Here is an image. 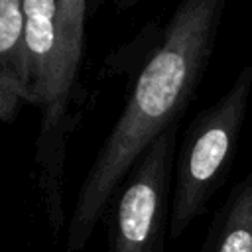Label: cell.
I'll return each instance as SVG.
<instances>
[{"instance_id":"cell-3","label":"cell","mask_w":252,"mask_h":252,"mask_svg":"<svg viewBox=\"0 0 252 252\" xmlns=\"http://www.w3.org/2000/svg\"><path fill=\"white\" fill-rule=\"evenodd\" d=\"M179 124L165 130L138 159L106 211L108 252H163Z\"/></svg>"},{"instance_id":"cell-4","label":"cell","mask_w":252,"mask_h":252,"mask_svg":"<svg viewBox=\"0 0 252 252\" xmlns=\"http://www.w3.org/2000/svg\"><path fill=\"white\" fill-rule=\"evenodd\" d=\"M201 252H252V171L215 213Z\"/></svg>"},{"instance_id":"cell-5","label":"cell","mask_w":252,"mask_h":252,"mask_svg":"<svg viewBox=\"0 0 252 252\" xmlns=\"http://www.w3.org/2000/svg\"><path fill=\"white\" fill-rule=\"evenodd\" d=\"M0 73L16 81L30 102L24 49V0H0Z\"/></svg>"},{"instance_id":"cell-2","label":"cell","mask_w":252,"mask_h":252,"mask_svg":"<svg viewBox=\"0 0 252 252\" xmlns=\"http://www.w3.org/2000/svg\"><path fill=\"white\" fill-rule=\"evenodd\" d=\"M252 96V65H244L230 87L185 130L175 154L169 209V238H179L201 217L224 183Z\"/></svg>"},{"instance_id":"cell-7","label":"cell","mask_w":252,"mask_h":252,"mask_svg":"<svg viewBox=\"0 0 252 252\" xmlns=\"http://www.w3.org/2000/svg\"><path fill=\"white\" fill-rule=\"evenodd\" d=\"M22 102H28L22 87L0 73V120H12Z\"/></svg>"},{"instance_id":"cell-1","label":"cell","mask_w":252,"mask_h":252,"mask_svg":"<svg viewBox=\"0 0 252 252\" xmlns=\"http://www.w3.org/2000/svg\"><path fill=\"white\" fill-rule=\"evenodd\" d=\"M228 0H179L77 193L65 248L87 246L146 150L181 116L205 77Z\"/></svg>"},{"instance_id":"cell-8","label":"cell","mask_w":252,"mask_h":252,"mask_svg":"<svg viewBox=\"0 0 252 252\" xmlns=\"http://www.w3.org/2000/svg\"><path fill=\"white\" fill-rule=\"evenodd\" d=\"M114 4H116V8L118 10H128V8H132L138 0H112Z\"/></svg>"},{"instance_id":"cell-6","label":"cell","mask_w":252,"mask_h":252,"mask_svg":"<svg viewBox=\"0 0 252 252\" xmlns=\"http://www.w3.org/2000/svg\"><path fill=\"white\" fill-rule=\"evenodd\" d=\"M57 10H59V16H57L59 37H61L63 59H65V77H67V87L73 94V87H75L77 73L81 69V59H83L87 0H57Z\"/></svg>"}]
</instances>
